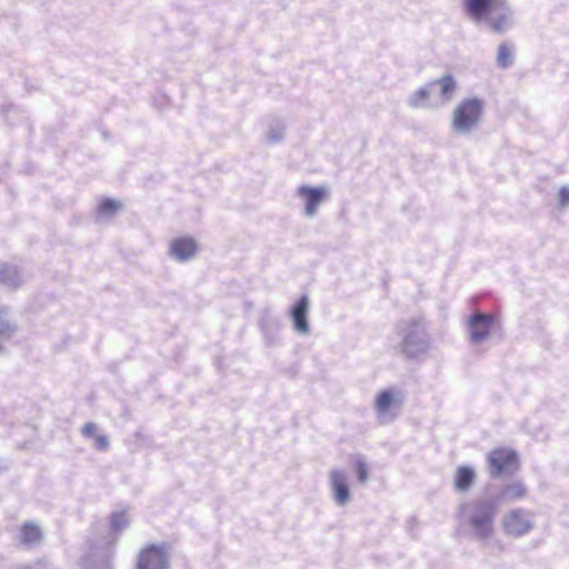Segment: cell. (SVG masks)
<instances>
[{
	"label": "cell",
	"mask_w": 569,
	"mask_h": 569,
	"mask_svg": "<svg viewBox=\"0 0 569 569\" xmlns=\"http://www.w3.org/2000/svg\"><path fill=\"white\" fill-rule=\"evenodd\" d=\"M494 1L495 0H464V6L470 18L481 20L488 16Z\"/></svg>",
	"instance_id": "14"
},
{
	"label": "cell",
	"mask_w": 569,
	"mask_h": 569,
	"mask_svg": "<svg viewBox=\"0 0 569 569\" xmlns=\"http://www.w3.org/2000/svg\"><path fill=\"white\" fill-rule=\"evenodd\" d=\"M526 495V486L522 483H514L499 489L497 492L478 498L468 506L465 513V524L470 534L475 538L486 540L494 534L495 516L499 506L509 500L518 499Z\"/></svg>",
	"instance_id": "1"
},
{
	"label": "cell",
	"mask_w": 569,
	"mask_h": 569,
	"mask_svg": "<svg viewBox=\"0 0 569 569\" xmlns=\"http://www.w3.org/2000/svg\"><path fill=\"white\" fill-rule=\"evenodd\" d=\"M18 280H19L18 271L13 266H5V267L0 269V282H3V284L16 287L17 284H18Z\"/></svg>",
	"instance_id": "19"
},
{
	"label": "cell",
	"mask_w": 569,
	"mask_h": 569,
	"mask_svg": "<svg viewBox=\"0 0 569 569\" xmlns=\"http://www.w3.org/2000/svg\"><path fill=\"white\" fill-rule=\"evenodd\" d=\"M42 539V531L36 525H25L22 527V540L24 544L35 545Z\"/></svg>",
	"instance_id": "18"
},
{
	"label": "cell",
	"mask_w": 569,
	"mask_h": 569,
	"mask_svg": "<svg viewBox=\"0 0 569 569\" xmlns=\"http://www.w3.org/2000/svg\"><path fill=\"white\" fill-rule=\"evenodd\" d=\"M477 473L470 465H460L454 476V487L458 492H466L475 485Z\"/></svg>",
	"instance_id": "13"
},
{
	"label": "cell",
	"mask_w": 569,
	"mask_h": 569,
	"mask_svg": "<svg viewBox=\"0 0 569 569\" xmlns=\"http://www.w3.org/2000/svg\"><path fill=\"white\" fill-rule=\"evenodd\" d=\"M431 348V336L428 327L422 319H414L408 323L401 339V351L407 360H422Z\"/></svg>",
	"instance_id": "3"
},
{
	"label": "cell",
	"mask_w": 569,
	"mask_h": 569,
	"mask_svg": "<svg viewBox=\"0 0 569 569\" xmlns=\"http://www.w3.org/2000/svg\"><path fill=\"white\" fill-rule=\"evenodd\" d=\"M120 204L113 199H105L104 202H100L99 207L97 209V215L102 219H109L113 216L118 213Z\"/></svg>",
	"instance_id": "17"
},
{
	"label": "cell",
	"mask_w": 569,
	"mask_h": 569,
	"mask_svg": "<svg viewBox=\"0 0 569 569\" xmlns=\"http://www.w3.org/2000/svg\"><path fill=\"white\" fill-rule=\"evenodd\" d=\"M486 464L492 478L509 479L520 472L522 457L514 447L497 446L487 454Z\"/></svg>",
	"instance_id": "4"
},
{
	"label": "cell",
	"mask_w": 569,
	"mask_h": 569,
	"mask_svg": "<svg viewBox=\"0 0 569 569\" xmlns=\"http://www.w3.org/2000/svg\"><path fill=\"white\" fill-rule=\"evenodd\" d=\"M307 314H308V299L303 297L298 304L294 308V321L295 325L301 332L308 330V321H307Z\"/></svg>",
	"instance_id": "15"
},
{
	"label": "cell",
	"mask_w": 569,
	"mask_h": 569,
	"mask_svg": "<svg viewBox=\"0 0 569 569\" xmlns=\"http://www.w3.org/2000/svg\"><path fill=\"white\" fill-rule=\"evenodd\" d=\"M300 195L305 199L306 213L312 215L317 211L318 207L326 200L328 191L323 187H305L300 189Z\"/></svg>",
	"instance_id": "12"
},
{
	"label": "cell",
	"mask_w": 569,
	"mask_h": 569,
	"mask_svg": "<svg viewBox=\"0 0 569 569\" xmlns=\"http://www.w3.org/2000/svg\"><path fill=\"white\" fill-rule=\"evenodd\" d=\"M568 189H567L566 185H564L559 189V191H557V195H556V204H557L559 209H566L567 206H568Z\"/></svg>",
	"instance_id": "21"
},
{
	"label": "cell",
	"mask_w": 569,
	"mask_h": 569,
	"mask_svg": "<svg viewBox=\"0 0 569 569\" xmlns=\"http://www.w3.org/2000/svg\"><path fill=\"white\" fill-rule=\"evenodd\" d=\"M139 567H156V568H163L167 566L166 550L158 546H150L146 550L141 552L138 559Z\"/></svg>",
	"instance_id": "11"
},
{
	"label": "cell",
	"mask_w": 569,
	"mask_h": 569,
	"mask_svg": "<svg viewBox=\"0 0 569 569\" xmlns=\"http://www.w3.org/2000/svg\"><path fill=\"white\" fill-rule=\"evenodd\" d=\"M355 473H356L358 481L360 483H365L369 478V467L367 462L362 457H356L354 462Z\"/></svg>",
	"instance_id": "20"
},
{
	"label": "cell",
	"mask_w": 569,
	"mask_h": 569,
	"mask_svg": "<svg viewBox=\"0 0 569 569\" xmlns=\"http://www.w3.org/2000/svg\"><path fill=\"white\" fill-rule=\"evenodd\" d=\"M485 104L477 97L463 100L454 111L451 125L459 134H470L477 127L483 117Z\"/></svg>",
	"instance_id": "6"
},
{
	"label": "cell",
	"mask_w": 569,
	"mask_h": 569,
	"mask_svg": "<svg viewBox=\"0 0 569 569\" xmlns=\"http://www.w3.org/2000/svg\"><path fill=\"white\" fill-rule=\"evenodd\" d=\"M496 321L492 314L486 312H476L468 317L467 332L470 342L479 345L485 343L494 332Z\"/></svg>",
	"instance_id": "8"
},
{
	"label": "cell",
	"mask_w": 569,
	"mask_h": 569,
	"mask_svg": "<svg viewBox=\"0 0 569 569\" xmlns=\"http://www.w3.org/2000/svg\"><path fill=\"white\" fill-rule=\"evenodd\" d=\"M405 403V392L397 386L386 387L377 394L374 401V412L383 425L394 423Z\"/></svg>",
	"instance_id": "5"
},
{
	"label": "cell",
	"mask_w": 569,
	"mask_h": 569,
	"mask_svg": "<svg viewBox=\"0 0 569 569\" xmlns=\"http://www.w3.org/2000/svg\"><path fill=\"white\" fill-rule=\"evenodd\" d=\"M535 527L531 511L525 508H514L507 513L502 520V531L506 536L520 538L526 536Z\"/></svg>",
	"instance_id": "7"
},
{
	"label": "cell",
	"mask_w": 569,
	"mask_h": 569,
	"mask_svg": "<svg viewBox=\"0 0 569 569\" xmlns=\"http://www.w3.org/2000/svg\"><path fill=\"white\" fill-rule=\"evenodd\" d=\"M198 246L193 237L183 236L173 241L170 245V254L178 260H189L195 256Z\"/></svg>",
	"instance_id": "10"
},
{
	"label": "cell",
	"mask_w": 569,
	"mask_h": 569,
	"mask_svg": "<svg viewBox=\"0 0 569 569\" xmlns=\"http://www.w3.org/2000/svg\"><path fill=\"white\" fill-rule=\"evenodd\" d=\"M515 59L514 47L508 42L500 45L498 49L497 64L502 68H508L513 65Z\"/></svg>",
	"instance_id": "16"
},
{
	"label": "cell",
	"mask_w": 569,
	"mask_h": 569,
	"mask_svg": "<svg viewBox=\"0 0 569 569\" xmlns=\"http://www.w3.org/2000/svg\"><path fill=\"white\" fill-rule=\"evenodd\" d=\"M330 485L335 502L340 506L347 505L351 498V488L348 478L343 470H332L330 474Z\"/></svg>",
	"instance_id": "9"
},
{
	"label": "cell",
	"mask_w": 569,
	"mask_h": 569,
	"mask_svg": "<svg viewBox=\"0 0 569 569\" xmlns=\"http://www.w3.org/2000/svg\"><path fill=\"white\" fill-rule=\"evenodd\" d=\"M457 83L448 75L426 83L409 97L408 105L416 109H436L447 105L456 94Z\"/></svg>",
	"instance_id": "2"
}]
</instances>
